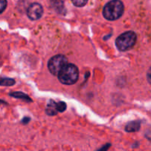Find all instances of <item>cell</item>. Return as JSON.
I'll return each instance as SVG.
<instances>
[{
	"mask_svg": "<svg viewBox=\"0 0 151 151\" xmlns=\"http://www.w3.org/2000/svg\"><path fill=\"white\" fill-rule=\"evenodd\" d=\"M52 7L59 14H65L66 9L64 6V0H50Z\"/></svg>",
	"mask_w": 151,
	"mask_h": 151,
	"instance_id": "obj_6",
	"label": "cell"
},
{
	"mask_svg": "<svg viewBox=\"0 0 151 151\" xmlns=\"http://www.w3.org/2000/svg\"><path fill=\"white\" fill-rule=\"evenodd\" d=\"M72 3L75 6L78 7H83L88 2V0H72Z\"/></svg>",
	"mask_w": 151,
	"mask_h": 151,
	"instance_id": "obj_11",
	"label": "cell"
},
{
	"mask_svg": "<svg viewBox=\"0 0 151 151\" xmlns=\"http://www.w3.org/2000/svg\"><path fill=\"white\" fill-rule=\"evenodd\" d=\"M10 96L12 97H14L16 99H23L24 101L27 102H32L31 99L29 98V96L26 94V93H24L22 92H13V93H10Z\"/></svg>",
	"mask_w": 151,
	"mask_h": 151,
	"instance_id": "obj_9",
	"label": "cell"
},
{
	"mask_svg": "<svg viewBox=\"0 0 151 151\" xmlns=\"http://www.w3.org/2000/svg\"><path fill=\"white\" fill-rule=\"evenodd\" d=\"M137 34L134 31H126L116 38V46L120 51H126L132 48L137 41Z\"/></svg>",
	"mask_w": 151,
	"mask_h": 151,
	"instance_id": "obj_3",
	"label": "cell"
},
{
	"mask_svg": "<svg viewBox=\"0 0 151 151\" xmlns=\"http://www.w3.org/2000/svg\"><path fill=\"white\" fill-rule=\"evenodd\" d=\"M147 79L149 81V83L151 84V67L149 68V70L147 72Z\"/></svg>",
	"mask_w": 151,
	"mask_h": 151,
	"instance_id": "obj_15",
	"label": "cell"
},
{
	"mask_svg": "<svg viewBox=\"0 0 151 151\" xmlns=\"http://www.w3.org/2000/svg\"><path fill=\"white\" fill-rule=\"evenodd\" d=\"M58 80L63 84L72 85L79 78V70L74 64H68L58 76Z\"/></svg>",
	"mask_w": 151,
	"mask_h": 151,
	"instance_id": "obj_2",
	"label": "cell"
},
{
	"mask_svg": "<svg viewBox=\"0 0 151 151\" xmlns=\"http://www.w3.org/2000/svg\"><path fill=\"white\" fill-rule=\"evenodd\" d=\"M58 112H64L66 110V104L63 102H58Z\"/></svg>",
	"mask_w": 151,
	"mask_h": 151,
	"instance_id": "obj_12",
	"label": "cell"
},
{
	"mask_svg": "<svg viewBox=\"0 0 151 151\" xmlns=\"http://www.w3.org/2000/svg\"><path fill=\"white\" fill-rule=\"evenodd\" d=\"M140 128V122L137 121H133L129 122L125 126V131L128 133H132V132L138 131Z\"/></svg>",
	"mask_w": 151,
	"mask_h": 151,
	"instance_id": "obj_8",
	"label": "cell"
},
{
	"mask_svg": "<svg viewBox=\"0 0 151 151\" xmlns=\"http://www.w3.org/2000/svg\"><path fill=\"white\" fill-rule=\"evenodd\" d=\"M16 81L14 79L10 78H1V86H6V87H8V86H12L14 85Z\"/></svg>",
	"mask_w": 151,
	"mask_h": 151,
	"instance_id": "obj_10",
	"label": "cell"
},
{
	"mask_svg": "<svg viewBox=\"0 0 151 151\" xmlns=\"http://www.w3.org/2000/svg\"><path fill=\"white\" fill-rule=\"evenodd\" d=\"M124 13V4L120 0H111L103 7V15L105 19L115 21L119 19Z\"/></svg>",
	"mask_w": 151,
	"mask_h": 151,
	"instance_id": "obj_1",
	"label": "cell"
},
{
	"mask_svg": "<svg viewBox=\"0 0 151 151\" xmlns=\"http://www.w3.org/2000/svg\"><path fill=\"white\" fill-rule=\"evenodd\" d=\"M7 0H0V10H1V13L4 12L5 10L6 7H7Z\"/></svg>",
	"mask_w": 151,
	"mask_h": 151,
	"instance_id": "obj_13",
	"label": "cell"
},
{
	"mask_svg": "<svg viewBox=\"0 0 151 151\" xmlns=\"http://www.w3.org/2000/svg\"><path fill=\"white\" fill-rule=\"evenodd\" d=\"M43 13H44L43 7L38 2L32 3L28 7L27 10V15L28 18L32 21L41 19V16H43Z\"/></svg>",
	"mask_w": 151,
	"mask_h": 151,
	"instance_id": "obj_5",
	"label": "cell"
},
{
	"mask_svg": "<svg viewBox=\"0 0 151 151\" xmlns=\"http://www.w3.org/2000/svg\"><path fill=\"white\" fill-rule=\"evenodd\" d=\"M68 59L64 55L58 54L52 56L49 60L47 67L53 76H58L60 71L68 65Z\"/></svg>",
	"mask_w": 151,
	"mask_h": 151,
	"instance_id": "obj_4",
	"label": "cell"
},
{
	"mask_svg": "<svg viewBox=\"0 0 151 151\" xmlns=\"http://www.w3.org/2000/svg\"><path fill=\"white\" fill-rule=\"evenodd\" d=\"M110 147H111L110 144H105L104 146L102 147L101 148H100L97 151H107L108 149H109Z\"/></svg>",
	"mask_w": 151,
	"mask_h": 151,
	"instance_id": "obj_14",
	"label": "cell"
},
{
	"mask_svg": "<svg viewBox=\"0 0 151 151\" xmlns=\"http://www.w3.org/2000/svg\"><path fill=\"white\" fill-rule=\"evenodd\" d=\"M58 113V102L53 100H50L47 103V108H46V113L48 115H55Z\"/></svg>",
	"mask_w": 151,
	"mask_h": 151,
	"instance_id": "obj_7",
	"label": "cell"
},
{
	"mask_svg": "<svg viewBox=\"0 0 151 151\" xmlns=\"http://www.w3.org/2000/svg\"><path fill=\"white\" fill-rule=\"evenodd\" d=\"M29 120H30V118H28V117H25V118L22 120V122H23V124H27V123H28V121H29Z\"/></svg>",
	"mask_w": 151,
	"mask_h": 151,
	"instance_id": "obj_16",
	"label": "cell"
}]
</instances>
